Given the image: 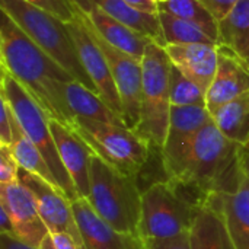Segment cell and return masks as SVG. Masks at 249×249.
<instances>
[{"instance_id":"obj_13","label":"cell","mask_w":249,"mask_h":249,"mask_svg":"<svg viewBox=\"0 0 249 249\" xmlns=\"http://www.w3.org/2000/svg\"><path fill=\"white\" fill-rule=\"evenodd\" d=\"M0 207H3L13 223L15 235L23 244L39 248L50 235L42 222L35 197L20 181L0 184Z\"/></svg>"},{"instance_id":"obj_14","label":"cell","mask_w":249,"mask_h":249,"mask_svg":"<svg viewBox=\"0 0 249 249\" xmlns=\"http://www.w3.org/2000/svg\"><path fill=\"white\" fill-rule=\"evenodd\" d=\"M76 13L107 42L117 47L118 50L133 55L137 60H143L146 47L150 38L136 32L130 26L117 20L107 12H104L92 0H70Z\"/></svg>"},{"instance_id":"obj_40","label":"cell","mask_w":249,"mask_h":249,"mask_svg":"<svg viewBox=\"0 0 249 249\" xmlns=\"http://www.w3.org/2000/svg\"><path fill=\"white\" fill-rule=\"evenodd\" d=\"M158 3H160V1H166V0H156Z\"/></svg>"},{"instance_id":"obj_32","label":"cell","mask_w":249,"mask_h":249,"mask_svg":"<svg viewBox=\"0 0 249 249\" xmlns=\"http://www.w3.org/2000/svg\"><path fill=\"white\" fill-rule=\"evenodd\" d=\"M144 249H191L190 232L169 239H147Z\"/></svg>"},{"instance_id":"obj_18","label":"cell","mask_w":249,"mask_h":249,"mask_svg":"<svg viewBox=\"0 0 249 249\" xmlns=\"http://www.w3.org/2000/svg\"><path fill=\"white\" fill-rule=\"evenodd\" d=\"M163 48L172 66L204 92L209 90L217 70L219 45L188 44L165 45Z\"/></svg>"},{"instance_id":"obj_33","label":"cell","mask_w":249,"mask_h":249,"mask_svg":"<svg viewBox=\"0 0 249 249\" xmlns=\"http://www.w3.org/2000/svg\"><path fill=\"white\" fill-rule=\"evenodd\" d=\"M241 0H200V3L214 16L219 22L222 20Z\"/></svg>"},{"instance_id":"obj_36","label":"cell","mask_w":249,"mask_h":249,"mask_svg":"<svg viewBox=\"0 0 249 249\" xmlns=\"http://www.w3.org/2000/svg\"><path fill=\"white\" fill-rule=\"evenodd\" d=\"M0 241H1L0 249H39L32 248V247L23 244L22 241H19L18 238L9 236V235H3V233H1V236H0Z\"/></svg>"},{"instance_id":"obj_12","label":"cell","mask_w":249,"mask_h":249,"mask_svg":"<svg viewBox=\"0 0 249 249\" xmlns=\"http://www.w3.org/2000/svg\"><path fill=\"white\" fill-rule=\"evenodd\" d=\"M19 181L26 185L35 197L39 216L45 223L50 235L69 233L77 241L82 249H86L73 214L71 201L51 184L23 169L19 171Z\"/></svg>"},{"instance_id":"obj_28","label":"cell","mask_w":249,"mask_h":249,"mask_svg":"<svg viewBox=\"0 0 249 249\" xmlns=\"http://www.w3.org/2000/svg\"><path fill=\"white\" fill-rule=\"evenodd\" d=\"M169 92L172 107H206V92L194 82L187 79L175 66H171Z\"/></svg>"},{"instance_id":"obj_2","label":"cell","mask_w":249,"mask_h":249,"mask_svg":"<svg viewBox=\"0 0 249 249\" xmlns=\"http://www.w3.org/2000/svg\"><path fill=\"white\" fill-rule=\"evenodd\" d=\"M244 146L228 139L213 118L198 131L187 169L177 181L198 188L204 196L235 193L245 179L242 163Z\"/></svg>"},{"instance_id":"obj_4","label":"cell","mask_w":249,"mask_h":249,"mask_svg":"<svg viewBox=\"0 0 249 249\" xmlns=\"http://www.w3.org/2000/svg\"><path fill=\"white\" fill-rule=\"evenodd\" d=\"M88 200L112 228L123 233L140 236L143 191L137 178L111 165L96 153L92 155L90 160Z\"/></svg>"},{"instance_id":"obj_16","label":"cell","mask_w":249,"mask_h":249,"mask_svg":"<svg viewBox=\"0 0 249 249\" xmlns=\"http://www.w3.org/2000/svg\"><path fill=\"white\" fill-rule=\"evenodd\" d=\"M50 127L63 166L71 178L77 196L88 198L90 190V160L93 155L92 149L69 125L57 120H51Z\"/></svg>"},{"instance_id":"obj_29","label":"cell","mask_w":249,"mask_h":249,"mask_svg":"<svg viewBox=\"0 0 249 249\" xmlns=\"http://www.w3.org/2000/svg\"><path fill=\"white\" fill-rule=\"evenodd\" d=\"M25 1L55 16L64 23H69L76 19V10L70 0H25Z\"/></svg>"},{"instance_id":"obj_9","label":"cell","mask_w":249,"mask_h":249,"mask_svg":"<svg viewBox=\"0 0 249 249\" xmlns=\"http://www.w3.org/2000/svg\"><path fill=\"white\" fill-rule=\"evenodd\" d=\"M210 120L212 115L203 105L171 108L169 127L160 150L169 179H178L184 175L197 134Z\"/></svg>"},{"instance_id":"obj_21","label":"cell","mask_w":249,"mask_h":249,"mask_svg":"<svg viewBox=\"0 0 249 249\" xmlns=\"http://www.w3.org/2000/svg\"><path fill=\"white\" fill-rule=\"evenodd\" d=\"M191 249H238L220 212L206 206L197 213L190 229Z\"/></svg>"},{"instance_id":"obj_38","label":"cell","mask_w":249,"mask_h":249,"mask_svg":"<svg viewBox=\"0 0 249 249\" xmlns=\"http://www.w3.org/2000/svg\"><path fill=\"white\" fill-rule=\"evenodd\" d=\"M242 163H244V171L245 175L249 178V143L244 146V153H242Z\"/></svg>"},{"instance_id":"obj_1","label":"cell","mask_w":249,"mask_h":249,"mask_svg":"<svg viewBox=\"0 0 249 249\" xmlns=\"http://www.w3.org/2000/svg\"><path fill=\"white\" fill-rule=\"evenodd\" d=\"M0 15L1 69L32 95L51 120L71 127L74 117L64 98V83L74 77L44 53L7 13L0 10Z\"/></svg>"},{"instance_id":"obj_10","label":"cell","mask_w":249,"mask_h":249,"mask_svg":"<svg viewBox=\"0 0 249 249\" xmlns=\"http://www.w3.org/2000/svg\"><path fill=\"white\" fill-rule=\"evenodd\" d=\"M82 22L86 25L90 35L95 38L96 44L99 45L105 58L109 63V69H111L114 82L117 85L121 105H123L124 123L128 128L136 130L140 121V109H142V88H143L142 61L118 50L117 47L111 45L98 32H95L83 19Z\"/></svg>"},{"instance_id":"obj_11","label":"cell","mask_w":249,"mask_h":249,"mask_svg":"<svg viewBox=\"0 0 249 249\" xmlns=\"http://www.w3.org/2000/svg\"><path fill=\"white\" fill-rule=\"evenodd\" d=\"M67 28L76 42L80 60L93 82L98 95L104 99V102L123 120V105L120 99V93L117 89V85L114 82L109 63L105 58L102 50L96 44L95 38L90 35L86 25L82 22V19L76 15V19L67 23Z\"/></svg>"},{"instance_id":"obj_19","label":"cell","mask_w":249,"mask_h":249,"mask_svg":"<svg viewBox=\"0 0 249 249\" xmlns=\"http://www.w3.org/2000/svg\"><path fill=\"white\" fill-rule=\"evenodd\" d=\"M217 212L222 213L231 238L238 249H249V178L226 196H219Z\"/></svg>"},{"instance_id":"obj_27","label":"cell","mask_w":249,"mask_h":249,"mask_svg":"<svg viewBox=\"0 0 249 249\" xmlns=\"http://www.w3.org/2000/svg\"><path fill=\"white\" fill-rule=\"evenodd\" d=\"M159 12H166L200 26L209 36L217 41L219 22L200 3V0H166L159 3ZM219 44V42H217Z\"/></svg>"},{"instance_id":"obj_39","label":"cell","mask_w":249,"mask_h":249,"mask_svg":"<svg viewBox=\"0 0 249 249\" xmlns=\"http://www.w3.org/2000/svg\"><path fill=\"white\" fill-rule=\"evenodd\" d=\"M39 249H55L54 248V244H53V239H51V235H48V236L42 241Z\"/></svg>"},{"instance_id":"obj_34","label":"cell","mask_w":249,"mask_h":249,"mask_svg":"<svg viewBox=\"0 0 249 249\" xmlns=\"http://www.w3.org/2000/svg\"><path fill=\"white\" fill-rule=\"evenodd\" d=\"M51 239L55 249H82L77 241L69 233H53Z\"/></svg>"},{"instance_id":"obj_37","label":"cell","mask_w":249,"mask_h":249,"mask_svg":"<svg viewBox=\"0 0 249 249\" xmlns=\"http://www.w3.org/2000/svg\"><path fill=\"white\" fill-rule=\"evenodd\" d=\"M0 232L3 235H9V236L16 238L15 229H13V223L10 220V216L7 214V212L3 207H0Z\"/></svg>"},{"instance_id":"obj_6","label":"cell","mask_w":249,"mask_h":249,"mask_svg":"<svg viewBox=\"0 0 249 249\" xmlns=\"http://www.w3.org/2000/svg\"><path fill=\"white\" fill-rule=\"evenodd\" d=\"M0 96L7 101L20 128L45 158L61 193L70 201L80 198L71 178L69 177L60 159V153L57 150V144L50 127L51 118L32 98V95L4 69H1Z\"/></svg>"},{"instance_id":"obj_20","label":"cell","mask_w":249,"mask_h":249,"mask_svg":"<svg viewBox=\"0 0 249 249\" xmlns=\"http://www.w3.org/2000/svg\"><path fill=\"white\" fill-rule=\"evenodd\" d=\"M64 98L74 120L85 118L92 121L125 125L124 120L118 114H115L96 92L88 89L76 80L64 83Z\"/></svg>"},{"instance_id":"obj_15","label":"cell","mask_w":249,"mask_h":249,"mask_svg":"<svg viewBox=\"0 0 249 249\" xmlns=\"http://www.w3.org/2000/svg\"><path fill=\"white\" fill-rule=\"evenodd\" d=\"M71 209L86 249H144L142 236L112 228L96 213L88 198L80 197L71 201Z\"/></svg>"},{"instance_id":"obj_35","label":"cell","mask_w":249,"mask_h":249,"mask_svg":"<svg viewBox=\"0 0 249 249\" xmlns=\"http://www.w3.org/2000/svg\"><path fill=\"white\" fill-rule=\"evenodd\" d=\"M130 7L144 13H159V3L156 0H124Z\"/></svg>"},{"instance_id":"obj_26","label":"cell","mask_w":249,"mask_h":249,"mask_svg":"<svg viewBox=\"0 0 249 249\" xmlns=\"http://www.w3.org/2000/svg\"><path fill=\"white\" fill-rule=\"evenodd\" d=\"M159 22L166 45H188V44H209L219 45L212 36H209L200 26L169 15L166 12H159Z\"/></svg>"},{"instance_id":"obj_22","label":"cell","mask_w":249,"mask_h":249,"mask_svg":"<svg viewBox=\"0 0 249 249\" xmlns=\"http://www.w3.org/2000/svg\"><path fill=\"white\" fill-rule=\"evenodd\" d=\"M217 42L249 64V0H241L219 20Z\"/></svg>"},{"instance_id":"obj_3","label":"cell","mask_w":249,"mask_h":249,"mask_svg":"<svg viewBox=\"0 0 249 249\" xmlns=\"http://www.w3.org/2000/svg\"><path fill=\"white\" fill-rule=\"evenodd\" d=\"M207 203V196L182 181L166 179L150 185L142 200V239H169L190 232Z\"/></svg>"},{"instance_id":"obj_7","label":"cell","mask_w":249,"mask_h":249,"mask_svg":"<svg viewBox=\"0 0 249 249\" xmlns=\"http://www.w3.org/2000/svg\"><path fill=\"white\" fill-rule=\"evenodd\" d=\"M171 60L162 45L150 41L146 47L142 88V109L140 121L134 130L152 147L162 150L171 117V92L169 73Z\"/></svg>"},{"instance_id":"obj_17","label":"cell","mask_w":249,"mask_h":249,"mask_svg":"<svg viewBox=\"0 0 249 249\" xmlns=\"http://www.w3.org/2000/svg\"><path fill=\"white\" fill-rule=\"evenodd\" d=\"M249 90V64L232 51L219 47L214 79L206 92V108L213 115L219 108Z\"/></svg>"},{"instance_id":"obj_8","label":"cell","mask_w":249,"mask_h":249,"mask_svg":"<svg viewBox=\"0 0 249 249\" xmlns=\"http://www.w3.org/2000/svg\"><path fill=\"white\" fill-rule=\"evenodd\" d=\"M70 128L88 143L93 153L136 178L149 162L153 150L144 139L127 125L76 118Z\"/></svg>"},{"instance_id":"obj_24","label":"cell","mask_w":249,"mask_h":249,"mask_svg":"<svg viewBox=\"0 0 249 249\" xmlns=\"http://www.w3.org/2000/svg\"><path fill=\"white\" fill-rule=\"evenodd\" d=\"M212 118L228 139L247 146L249 143V90L219 108Z\"/></svg>"},{"instance_id":"obj_30","label":"cell","mask_w":249,"mask_h":249,"mask_svg":"<svg viewBox=\"0 0 249 249\" xmlns=\"http://www.w3.org/2000/svg\"><path fill=\"white\" fill-rule=\"evenodd\" d=\"M19 163L10 146L0 144V184H12L19 181Z\"/></svg>"},{"instance_id":"obj_5","label":"cell","mask_w":249,"mask_h":249,"mask_svg":"<svg viewBox=\"0 0 249 249\" xmlns=\"http://www.w3.org/2000/svg\"><path fill=\"white\" fill-rule=\"evenodd\" d=\"M0 10L7 13L15 23L44 53L67 70L74 80L96 92V88L80 60L76 42L67 28V23L26 3L25 0H0Z\"/></svg>"},{"instance_id":"obj_23","label":"cell","mask_w":249,"mask_h":249,"mask_svg":"<svg viewBox=\"0 0 249 249\" xmlns=\"http://www.w3.org/2000/svg\"><path fill=\"white\" fill-rule=\"evenodd\" d=\"M104 12L130 26L136 32L153 39L159 45L165 47V39L159 22V16L153 13H144L130 7L124 0H92Z\"/></svg>"},{"instance_id":"obj_25","label":"cell","mask_w":249,"mask_h":249,"mask_svg":"<svg viewBox=\"0 0 249 249\" xmlns=\"http://www.w3.org/2000/svg\"><path fill=\"white\" fill-rule=\"evenodd\" d=\"M10 147H12V152H13L20 169H23L35 177H39L41 179H44L45 182L51 184L54 188L61 191L45 158L42 156L39 149L23 133L16 117H13V143Z\"/></svg>"},{"instance_id":"obj_31","label":"cell","mask_w":249,"mask_h":249,"mask_svg":"<svg viewBox=\"0 0 249 249\" xmlns=\"http://www.w3.org/2000/svg\"><path fill=\"white\" fill-rule=\"evenodd\" d=\"M1 109H0V144L12 146L13 143V111L9 107L7 101L0 96Z\"/></svg>"}]
</instances>
